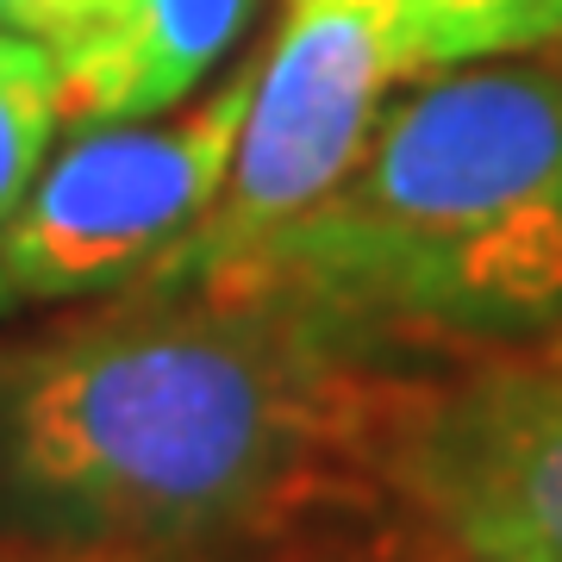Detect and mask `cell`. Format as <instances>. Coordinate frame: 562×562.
Listing matches in <instances>:
<instances>
[{
    "label": "cell",
    "mask_w": 562,
    "mask_h": 562,
    "mask_svg": "<svg viewBox=\"0 0 562 562\" xmlns=\"http://www.w3.org/2000/svg\"><path fill=\"white\" fill-rule=\"evenodd\" d=\"M369 413L331 325L144 294L0 362V501L69 550L238 538L301 506Z\"/></svg>",
    "instance_id": "1"
},
{
    "label": "cell",
    "mask_w": 562,
    "mask_h": 562,
    "mask_svg": "<svg viewBox=\"0 0 562 562\" xmlns=\"http://www.w3.org/2000/svg\"><path fill=\"white\" fill-rule=\"evenodd\" d=\"M188 294L294 306L350 344L562 325V69L506 57L419 76L301 225Z\"/></svg>",
    "instance_id": "2"
},
{
    "label": "cell",
    "mask_w": 562,
    "mask_h": 562,
    "mask_svg": "<svg viewBox=\"0 0 562 562\" xmlns=\"http://www.w3.org/2000/svg\"><path fill=\"white\" fill-rule=\"evenodd\" d=\"M401 81V57L357 0H288L276 44L250 76L220 194L176 250L144 269V294L206 288L301 225L357 169Z\"/></svg>",
    "instance_id": "3"
},
{
    "label": "cell",
    "mask_w": 562,
    "mask_h": 562,
    "mask_svg": "<svg viewBox=\"0 0 562 562\" xmlns=\"http://www.w3.org/2000/svg\"><path fill=\"white\" fill-rule=\"evenodd\" d=\"M250 76L257 69H238L213 101L162 125H101L38 169L20 213L0 225L7 301L88 294L144 276L162 250H176L232 169Z\"/></svg>",
    "instance_id": "4"
},
{
    "label": "cell",
    "mask_w": 562,
    "mask_h": 562,
    "mask_svg": "<svg viewBox=\"0 0 562 562\" xmlns=\"http://www.w3.org/2000/svg\"><path fill=\"white\" fill-rule=\"evenodd\" d=\"M394 462L457 562H562V362L425 401Z\"/></svg>",
    "instance_id": "5"
},
{
    "label": "cell",
    "mask_w": 562,
    "mask_h": 562,
    "mask_svg": "<svg viewBox=\"0 0 562 562\" xmlns=\"http://www.w3.org/2000/svg\"><path fill=\"white\" fill-rule=\"evenodd\" d=\"M257 0H125L94 38L57 50L63 120H144L176 106L238 44Z\"/></svg>",
    "instance_id": "6"
},
{
    "label": "cell",
    "mask_w": 562,
    "mask_h": 562,
    "mask_svg": "<svg viewBox=\"0 0 562 562\" xmlns=\"http://www.w3.org/2000/svg\"><path fill=\"white\" fill-rule=\"evenodd\" d=\"M382 25L406 81L562 44V0H357Z\"/></svg>",
    "instance_id": "7"
},
{
    "label": "cell",
    "mask_w": 562,
    "mask_h": 562,
    "mask_svg": "<svg viewBox=\"0 0 562 562\" xmlns=\"http://www.w3.org/2000/svg\"><path fill=\"white\" fill-rule=\"evenodd\" d=\"M63 120V88L50 50L0 32V225L20 213Z\"/></svg>",
    "instance_id": "8"
},
{
    "label": "cell",
    "mask_w": 562,
    "mask_h": 562,
    "mask_svg": "<svg viewBox=\"0 0 562 562\" xmlns=\"http://www.w3.org/2000/svg\"><path fill=\"white\" fill-rule=\"evenodd\" d=\"M125 13V0H0V32L44 44L50 57L69 44L94 38L101 25H113Z\"/></svg>",
    "instance_id": "9"
},
{
    "label": "cell",
    "mask_w": 562,
    "mask_h": 562,
    "mask_svg": "<svg viewBox=\"0 0 562 562\" xmlns=\"http://www.w3.org/2000/svg\"><path fill=\"white\" fill-rule=\"evenodd\" d=\"M38 562H125L113 550H69V557H38Z\"/></svg>",
    "instance_id": "10"
},
{
    "label": "cell",
    "mask_w": 562,
    "mask_h": 562,
    "mask_svg": "<svg viewBox=\"0 0 562 562\" xmlns=\"http://www.w3.org/2000/svg\"><path fill=\"white\" fill-rule=\"evenodd\" d=\"M7 306H13V301H7V288H0V313H7Z\"/></svg>",
    "instance_id": "11"
}]
</instances>
